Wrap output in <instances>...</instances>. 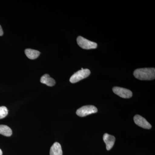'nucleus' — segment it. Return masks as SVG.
Listing matches in <instances>:
<instances>
[{"mask_svg": "<svg viewBox=\"0 0 155 155\" xmlns=\"http://www.w3.org/2000/svg\"><path fill=\"white\" fill-rule=\"evenodd\" d=\"M134 75L140 80H153L155 78V69L145 68L137 69L134 72Z\"/></svg>", "mask_w": 155, "mask_h": 155, "instance_id": "1", "label": "nucleus"}, {"mask_svg": "<svg viewBox=\"0 0 155 155\" xmlns=\"http://www.w3.org/2000/svg\"><path fill=\"white\" fill-rule=\"evenodd\" d=\"M91 72L89 69H83L82 70L81 69L74 73L70 78L69 81L71 83H76L82 79L86 78L89 76Z\"/></svg>", "mask_w": 155, "mask_h": 155, "instance_id": "2", "label": "nucleus"}, {"mask_svg": "<svg viewBox=\"0 0 155 155\" xmlns=\"http://www.w3.org/2000/svg\"><path fill=\"white\" fill-rule=\"evenodd\" d=\"M77 41L78 45L84 49H95L97 47L96 43L90 41L81 36H78L77 38Z\"/></svg>", "mask_w": 155, "mask_h": 155, "instance_id": "3", "label": "nucleus"}, {"mask_svg": "<svg viewBox=\"0 0 155 155\" xmlns=\"http://www.w3.org/2000/svg\"><path fill=\"white\" fill-rule=\"evenodd\" d=\"M97 111V109L94 106H84L76 111V114L80 117H84L90 114L96 113Z\"/></svg>", "mask_w": 155, "mask_h": 155, "instance_id": "4", "label": "nucleus"}, {"mask_svg": "<svg viewBox=\"0 0 155 155\" xmlns=\"http://www.w3.org/2000/svg\"><path fill=\"white\" fill-rule=\"evenodd\" d=\"M113 91L114 93L123 98H129L132 96V92L127 89L114 87Z\"/></svg>", "mask_w": 155, "mask_h": 155, "instance_id": "5", "label": "nucleus"}, {"mask_svg": "<svg viewBox=\"0 0 155 155\" xmlns=\"http://www.w3.org/2000/svg\"><path fill=\"white\" fill-rule=\"evenodd\" d=\"M134 120L137 125L145 129H150L152 127L151 125L146 119L140 115H135L134 117Z\"/></svg>", "mask_w": 155, "mask_h": 155, "instance_id": "6", "label": "nucleus"}, {"mask_svg": "<svg viewBox=\"0 0 155 155\" xmlns=\"http://www.w3.org/2000/svg\"><path fill=\"white\" fill-rule=\"evenodd\" d=\"M103 140L106 144L107 150H110L113 148L115 143L116 138L114 136L105 133L103 136Z\"/></svg>", "mask_w": 155, "mask_h": 155, "instance_id": "7", "label": "nucleus"}, {"mask_svg": "<svg viewBox=\"0 0 155 155\" xmlns=\"http://www.w3.org/2000/svg\"><path fill=\"white\" fill-rule=\"evenodd\" d=\"M50 155H63L61 145L58 142H55L51 147Z\"/></svg>", "mask_w": 155, "mask_h": 155, "instance_id": "8", "label": "nucleus"}, {"mask_svg": "<svg viewBox=\"0 0 155 155\" xmlns=\"http://www.w3.org/2000/svg\"><path fill=\"white\" fill-rule=\"evenodd\" d=\"M40 81L41 83L50 87L54 86L56 84L54 79L50 77V75L47 74L43 75L41 78Z\"/></svg>", "mask_w": 155, "mask_h": 155, "instance_id": "9", "label": "nucleus"}, {"mask_svg": "<svg viewBox=\"0 0 155 155\" xmlns=\"http://www.w3.org/2000/svg\"><path fill=\"white\" fill-rule=\"evenodd\" d=\"M25 53L27 58L31 60L36 59L40 54V52L38 51L31 49H26L25 50Z\"/></svg>", "mask_w": 155, "mask_h": 155, "instance_id": "10", "label": "nucleus"}, {"mask_svg": "<svg viewBox=\"0 0 155 155\" xmlns=\"http://www.w3.org/2000/svg\"><path fill=\"white\" fill-rule=\"evenodd\" d=\"M0 134L6 137H10L12 134L11 128L5 125H0Z\"/></svg>", "mask_w": 155, "mask_h": 155, "instance_id": "11", "label": "nucleus"}, {"mask_svg": "<svg viewBox=\"0 0 155 155\" xmlns=\"http://www.w3.org/2000/svg\"><path fill=\"white\" fill-rule=\"evenodd\" d=\"M8 114V109L5 106L0 107V119L5 118Z\"/></svg>", "mask_w": 155, "mask_h": 155, "instance_id": "12", "label": "nucleus"}, {"mask_svg": "<svg viewBox=\"0 0 155 155\" xmlns=\"http://www.w3.org/2000/svg\"><path fill=\"white\" fill-rule=\"evenodd\" d=\"M3 31L2 30V26L0 25V36H2L3 35Z\"/></svg>", "mask_w": 155, "mask_h": 155, "instance_id": "13", "label": "nucleus"}, {"mask_svg": "<svg viewBox=\"0 0 155 155\" xmlns=\"http://www.w3.org/2000/svg\"><path fill=\"white\" fill-rule=\"evenodd\" d=\"M2 150L1 149H0V155H2Z\"/></svg>", "mask_w": 155, "mask_h": 155, "instance_id": "14", "label": "nucleus"}]
</instances>
